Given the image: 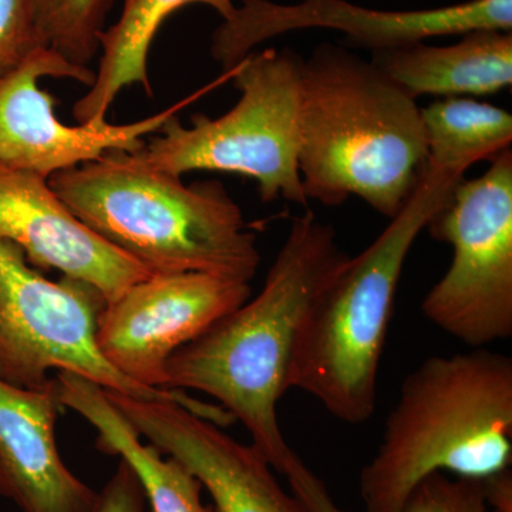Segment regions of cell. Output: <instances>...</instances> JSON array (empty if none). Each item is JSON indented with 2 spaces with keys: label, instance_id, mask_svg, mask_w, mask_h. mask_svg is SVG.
Listing matches in <instances>:
<instances>
[{
  "label": "cell",
  "instance_id": "6da1fadb",
  "mask_svg": "<svg viewBox=\"0 0 512 512\" xmlns=\"http://www.w3.org/2000/svg\"><path fill=\"white\" fill-rule=\"evenodd\" d=\"M349 256L336 229L306 208L293 218L261 292L168 359L164 390L192 389L217 399L281 473L295 451L282 433L278 404L291 390L299 336Z\"/></svg>",
  "mask_w": 512,
  "mask_h": 512
},
{
  "label": "cell",
  "instance_id": "7a4b0ae2",
  "mask_svg": "<svg viewBox=\"0 0 512 512\" xmlns=\"http://www.w3.org/2000/svg\"><path fill=\"white\" fill-rule=\"evenodd\" d=\"M429 150L416 99L346 47L303 59L299 174L309 200L359 197L396 217L426 173Z\"/></svg>",
  "mask_w": 512,
  "mask_h": 512
},
{
  "label": "cell",
  "instance_id": "3957f363",
  "mask_svg": "<svg viewBox=\"0 0 512 512\" xmlns=\"http://www.w3.org/2000/svg\"><path fill=\"white\" fill-rule=\"evenodd\" d=\"M511 463V357L487 348L433 356L403 380L359 494L366 512H402L434 474L485 481Z\"/></svg>",
  "mask_w": 512,
  "mask_h": 512
},
{
  "label": "cell",
  "instance_id": "277c9868",
  "mask_svg": "<svg viewBox=\"0 0 512 512\" xmlns=\"http://www.w3.org/2000/svg\"><path fill=\"white\" fill-rule=\"evenodd\" d=\"M181 178L138 151L111 150L47 181L83 224L151 274L204 272L249 284L261 254L241 208L218 181Z\"/></svg>",
  "mask_w": 512,
  "mask_h": 512
},
{
  "label": "cell",
  "instance_id": "5b68a950",
  "mask_svg": "<svg viewBox=\"0 0 512 512\" xmlns=\"http://www.w3.org/2000/svg\"><path fill=\"white\" fill-rule=\"evenodd\" d=\"M464 175L427 165L403 210L365 251L346 259L306 318L291 389L309 394L343 423L363 424L375 413L377 377L407 256Z\"/></svg>",
  "mask_w": 512,
  "mask_h": 512
},
{
  "label": "cell",
  "instance_id": "8992f818",
  "mask_svg": "<svg viewBox=\"0 0 512 512\" xmlns=\"http://www.w3.org/2000/svg\"><path fill=\"white\" fill-rule=\"evenodd\" d=\"M301 56L289 49L251 53L232 70L241 93L218 119L197 114L185 127L177 116L138 153L153 167L181 175L220 171L247 175L264 202L308 208L299 174Z\"/></svg>",
  "mask_w": 512,
  "mask_h": 512
},
{
  "label": "cell",
  "instance_id": "52a82bcc",
  "mask_svg": "<svg viewBox=\"0 0 512 512\" xmlns=\"http://www.w3.org/2000/svg\"><path fill=\"white\" fill-rule=\"evenodd\" d=\"M106 299L94 286L63 276L53 282L35 271L22 249L0 241V380L20 389H45L50 370L69 372L109 392L140 400L175 402L214 419L217 407L181 390L148 389L110 365L97 343Z\"/></svg>",
  "mask_w": 512,
  "mask_h": 512
},
{
  "label": "cell",
  "instance_id": "ba28073f",
  "mask_svg": "<svg viewBox=\"0 0 512 512\" xmlns=\"http://www.w3.org/2000/svg\"><path fill=\"white\" fill-rule=\"evenodd\" d=\"M490 161L483 175L456 185L427 225L431 237L453 247V261L421 312L471 349L512 335L511 148Z\"/></svg>",
  "mask_w": 512,
  "mask_h": 512
},
{
  "label": "cell",
  "instance_id": "9c48e42d",
  "mask_svg": "<svg viewBox=\"0 0 512 512\" xmlns=\"http://www.w3.org/2000/svg\"><path fill=\"white\" fill-rule=\"evenodd\" d=\"M239 2L234 15L212 35V57L224 72L234 69L266 40L295 30H338L350 45L373 53L474 30L512 32V0H467L421 10H377L348 0H299L291 5L272 0Z\"/></svg>",
  "mask_w": 512,
  "mask_h": 512
},
{
  "label": "cell",
  "instance_id": "30bf717a",
  "mask_svg": "<svg viewBox=\"0 0 512 512\" xmlns=\"http://www.w3.org/2000/svg\"><path fill=\"white\" fill-rule=\"evenodd\" d=\"M251 298V285L204 272L157 274L106 303L97 343L120 373L164 390L165 365L178 349Z\"/></svg>",
  "mask_w": 512,
  "mask_h": 512
},
{
  "label": "cell",
  "instance_id": "8fae6325",
  "mask_svg": "<svg viewBox=\"0 0 512 512\" xmlns=\"http://www.w3.org/2000/svg\"><path fill=\"white\" fill-rule=\"evenodd\" d=\"M96 72L40 47L19 69L0 80V164L49 180L70 168L90 163L107 151L137 153L144 138L157 134L187 106L180 101L154 116L127 124L70 126L57 119L55 97L39 86L43 77L76 80L92 86Z\"/></svg>",
  "mask_w": 512,
  "mask_h": 512
},
{
  "label": "cell",
  "instance_id": "7c38bea8",
  "mask_svg": "<svg viewBox=\"0 0 512 512\" xmlns=\"http://www.w3.org/2000/svg\"><path fill=\"white\" fill-rule=\"evenodd\" d=\"M106 394L140 437L194 474L217 512H306L252 444L232 439L214 421L175 402Z\"/></svg>",
  "mask_w": 512,
  "mask_h": 512
},
{
  "label": "cell",
  "instance_id": "4fadbf2b",
  "mask_svg": "<svg viewBox=\"0 0 512 512\" xmlns=\"http://www.w3.org/2000/svg\"><path fill=\"white\" fill-rule=\"evenodd\" d=\"M0 241L22 249L29 264L94 286L107 303L153 275L83 224L46 178L3 164Z\"/></svg>",
  "mask_w": 512,
  "mask_h": 512
},
{
  "label": "cell",
  "instance_id": "5bb4252c",
  "mask_svg": "<svg viewBox=\"0 0 512 512\" xmlns=\"http://www.w3.org/2000/svg\"><path fill=\"white\" fill-rule=\"evenodd\" d=\"M55 377L45 389L0 380V495L22 512H96L100 493L67 468L57 450Z\"/></svg>",
  "mask_w": 512,
  "mask_h": 512
},
{
  "label": "cell",
  "instance_id": "9a60e30c",
  "mask_svg": "<svg viewBox=\"0 0 512 512\" xmlns=\"http://www.w3.org/2000/svg\"><path fill=\"white\" fill-rule=\"evenodd\" d=\"M372 63L416 100L490 96L511 87L512 32L474 30L450 46L414 43L375 52Z\"/></svg>",
  "mask_w": 512,
  "mask_h": 512
},
{
  "label": "cell",
  "instance_id": "2e32d148",
  "mask_svg": "<svg viewBox=\"0 0 512 512\" xmlns=\"http://www.w3.org/2000/svg\"><path fill=\"white\" fill-rule=\"evenodd\" d=\"M55 379L63 406L79 413L99 433L96 447L133 468L153 512H217L202 501L204 487L194 474L175 458L163 457L153 444H144L103 387L69 372H57Z\"/></svg>",
  "mask_w": 512,
  "mask_h": 512
},
{
  "label": "cell",
  "instance_id": "e0dca14e",
  "mask_svg": "<svg viewBox=\"0 0 512 512\" xmlns=\"http://www.w3.org/2000/svg\"><path fill=\"white\" fill-rule=\"evenodd\" d=\"M190 5L214 9L222 22L234 15L232 0H124L119 20L104 30L100 39V60L89 92L73 107L79 124L107 123L106 117L121 90L140 84L151 96L148 56L158 30L173 13Z\"/></svg>",
  "mask_w": 512,
  "mask_h": 512
},
{
  "label": "cell",
  "instance_id": "ac0fdd59",
  "mask_svg": "<svg viewBox=\"0 0 512 512\" xmlns=\"http://www.w3.org/2000/svg\"><path fill=\"white\" fill-rule=\"evenodd\" d=\"M430 167L467 173L511 148L510 111L471 97H446L421 109Z\"/></svg>",
  "mask_w": 512,
  "mask_h": 512
},
{
  "label": "cell",
  "instance_id": "d6986e66",
  "mask_svg": "<svg viewBox=\"0 0 512 512\" xmlns=\"http://www.w3.org/2000/svg\"><path fill=\"white\" fill-rule=\"evenodd\" d=\"M281 474L288 478L291 493L301 501L306 512H346L333 501L328 487L293 453ZM485 481L448 478L434 474L414 490L402 512H488Z\"/></svg>",
  "mask_w": 512,
  "mask_h": 512
},
{
  "label": "cell",
  "instance_id": "ffe728a7",
  "mask_svg": "<svg viewBox=\"0 0 512 512\" xmlns=\"http://www.w3.org/2000/svg\"><path fill=\"white\" fill-rule=\"evenodd\" d=\"M114 0H28L40 43L67 62L89 67Z\"/></svg>",
  "mask_w": 512,
  "mask_h": 512
},
{
  "label": "cell",
  "instance_id": "44dd1931",
  "mask_svg": "<svg viewBox=\"0 0 512 512\" xmlns=\"http://www.w3.org/2000/svg\"><path fill=\"white\" fill-rule=\"evenodd\" d=\"M40 47L28 0H0V80L19 69Z\"/></svg>",
  "mask_w": 512,
  "mask_h": 512
},
{
  "label": "cell",
  "instance_id": "7402d4cb",
  "mask_svg": "<svg viewBox=\"0 0 512 512\" xmlns=\"http://www.w3.org/2000/svg\"><path fill=\"white\" fill-rule=\"evenodd\" d=\"M143 485L126 461L120 460L113 477L100 491L96 512H147Z\"/></svg>",
  "mask_w": 512,
  "mask_h": 512
},
{
  "label": "cell",
  "instance_id": "603a6c76",
  "mask_svg": "<svg viewBox=\"0 0 512 512\" xmlns=\"http://www.w3.org/2000/svg\"><path fill=\"white\" fill-rule=\"evenodd\" d=\"M488 512H512V510H503V508H490Z\"/></svg>",
  "mask_w": 512,
  "mask_h": 512
}]
</instances>
